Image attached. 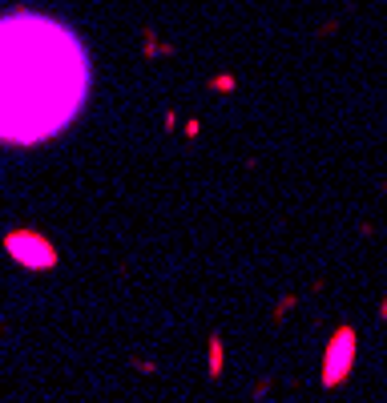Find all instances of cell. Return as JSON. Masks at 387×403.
I'll return each instance as SVG.
<instances>
[{"label":"cell","mask_w":387,"mask_h":403,"mask_svg":"<svg viewBox=\"0 0 387 403\" xmlns=\"http://www.w3.org/2000/svg\"><path fill=\"white\" fill-rule=\"evenodd\" d=\"M89 97L81 40L49 17H0V141L37 145L61 134Z\"/></svg>","instance_id":"obj_1"}]
</instances>
